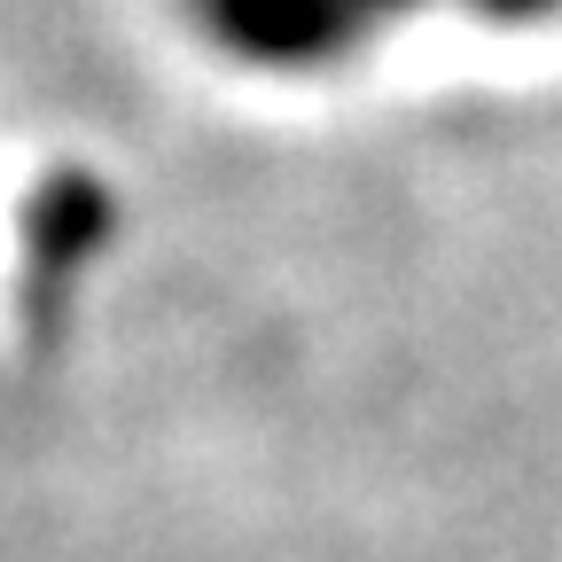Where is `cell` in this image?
<instances>
[{
	"instance_id": "6da1fadb",
	"label": "cell",
	"mask_w": 562,
	"mask_h": 562,
	"mask_svg": "<svg viewBox=\"0 0 562 562\" xmlns=\"http://www.w3.org/2000/svg\"><path fill=\"white\" fill-rule=\"evenodd\" d=\"M203 16L258 70H321L360 40L375 9L368 0H203Z\"/></svg>"
},
{
	"instance_id": "7a4b0ae2",
	"label": "cell",
	"mask_w": 562,
	"mask_h": 562,
	"mask_svg": "<svg viewBox=\"0 0 562 562\" xmlns=\"http://www.w3.org/2000/svg\"><path fill=\"white\" fill-rule=\"evenodd\" d=\"M32 266H40V281H70L94 250H102V235H110V203H102V188L94 180H47L40 188V203H32Z\"/></svg>"
},
{
	"instance_id": "3957f363",
	"label": "cell",
	"mask_w": 562,
	"mask_h": 562,
	"mask_svg": "<svg viewBox=\"0 0 562 562\" xmlns=\"http://www.w3.org/2000/svg\"><path fill=\"white\" fill-rule=\"evenodd\" d=\"M484 16H501V24H539V16H554L562 0H476Z\"/></svg>"
},
{
	"instance_id": "277c9868",
	"label": "cell",
	"mask_w": 562,
	"mask_h": 562,
	"mask_svg": "<svg viewBox=\"0 0 562 562\" xmlns=\"http://www.w3.org/2000/svg\"><path fill=\"white\" fill-rule=\"evenodd\" d=\"M368 9H414V0H368Z\"/></svg>"
}]
</instances>
